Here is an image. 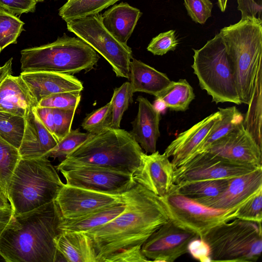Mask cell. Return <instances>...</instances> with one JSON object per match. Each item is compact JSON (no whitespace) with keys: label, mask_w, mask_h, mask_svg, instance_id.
Here are the masks:
<instances>
[{"label":"cell","mask_w":262,"mask_h":262,"mask_svg":"<svg viewBox=\"0 0 262 262\" xmlns=\"http://www.w3.org/2000/svg\"><path fill=\"white\" fill-rule=\"evenodd\" d=\"M13 215L11 208L0 209V236Z\"/></svg>","instance_id":"48"},{"label":"cell","mask_w":262,"mask_h":262,"mask_svg":"<svg viewBox=\"0 0 262 262\" xmlns=\"http://www.w3.org/2000/svg\"><path fill=\"white\" fill-rule=\"evenodd\" d=\"M221 118L218 111L206 117L188 129L179 134L165 150L174 168L184 164L192 156L215 123Z\"/></svg>","instance_id":"18"},{"label":"cell","mask_w":262,"mask_h":262,"mask_svg":"<svg viewBox=\"0 0 262 262\" xmlns=\"http://www.w3.org/2000/svg\"><path fill=\"white\" fill-rule=\"evenodd\" d=\"M218 108L221 113V118L212 128L189 159L198 154L205 151L213 143L243 123L244 115L237 110L235 106Z\"/></svg>","instance_id":"27"},{"label":"cell","mask_w":262,"mask_h":262,"mask_svg":"<svg viewBox=\"0 0 262 262\" xmlns=\"http://www.w3.org/2000/svg\"><path fill=\"white\" fill-rule=\"evenodd\" d=\"M35 111L45 126L54 136V127L53 108L36 106L35 107Z\"/></svg>","instance_id":"47"},{"label":"cell","mask_w":262,"mask_h":262,"mask_svg":"<svg viewBox=\"0 0 262 262\" xmlns=\"http://www.w3.org/2000/svg\"><path fill=\"white\" fill-rule=\"evenodd\" d=\"M124 210L106 224L84 232L91 239L96 262H106L122 251L141 247L170 219L161 197L136 182L122 194Z\"/></svg>","instance_id":"1"},{"label":"cell","mask_w":262,"mask_h":262,"mask_svg":"<svg viewBox=\"0 0 262 262\" xmlns=\"http://www.w3.org/2000/svg\"><path fill=\"white\" fill-rule=\"evenodd\" d=\"M138 111L130 133L145 153L156 151L157 142L160 136L159 130L161 113L146 98L139 96Z\"/></svg>","instance_id":"21"},{"label":"cell","mask_w":262,"mask_h":262,"mask_svg":"<svg viewBox=\"0 0 262 262\" xmlns=\"http://www.w3.org/2000/svg\"><path fill=\"white\" fill-rule=\"evenodd\" d=\"M24 25L16 15L0 8V53L9 45L17 43L24 31Z\"/></svg>","instance_id":"34"},{"label":"cell","mask_w":262,"mask_h":262,"mask_svg":"<svg viewBox=\"0 0 262 262\" xmlns=\"http://www.w3.org/2000/svg\"><path fill=\"white\" fill-rule=\"evenodd\" d=\"M142 14L138 8L121 2L102 14V23L117 39L127 44Z\"/></svg>","instance_id":"23"},{"label":"cell","mask_w":262,"mask_h":262,"mask_svg":"<svg viewBox=\"0 0 262 262\" xmlns=\"http://www.w3.org/2000/svg\"><path fill=\"white\" fill-rule=\"evenodd\" d=\"M219 33L234 68L240 100L248 105L262 67V20L241 19L221 29Z\"/></svg>","instance_id":"4"},{"label":"cell","mask_w":262,"mask_h":262,"mask_svg":"<svg viewBox=\"0 0 262 262\" xmlns=\"http://www.w3.org/2000/svg\"><path fill=\"white\" fill-rule=\"evenodd\" d=\"M61 217H78L123 201L122 195H113L64 184L55 200Z\"/></svg>","instance_id":"15"},{"label":"cell","mask_w":262,"mask_h":262,"mask_svg":"<svg viewBox=\"0 0 262 262\" xmlns=\"http://www.w3.org/2000/svg\"><path fill=\"white\" fill-rule=\"evenodd\" d=\"M128 79L133 93L143 92L155 97L172 81L165 74L134 58L130 62Z\"/></svg>","instance_id":"24"},{"label":"cell","mask_w":262,"mask_h":262,"mask_svg":"<svg viewBox=\"0 0 262 262\" xmlns=\"http://www.w3.org/2000/svg\"><path fill=\"white\" fill-rule=\"evenodd\" d=\"M64 183L49 158H21L11 177L8 198L13 215L55 200Z\"/></svg>","instance_id":"5"},{"label":"cell","mask_w":262,"mask_h":262,"mask_svg":"<svg viewBox=\"0 0 262 262\" xmlns=\"http://www.w3.org/2000/svg\"><path fill=\"white\" fill-rule=\"evenodd\" d=\"M230 179L187 181L175 184L174 188L178 193L193 200L213 198L225 189Z\"/></svg>","instance_id":"30"},{"label":"cell","mask_w":262,"mask_h":262,"mask_svg":"<svg viewBox=\"0 0 262 262\" xmlns=\"http://www.w3.org/2000/svg\"><path fill=\"white\" fill-rule=\"evenodd\" d=\"M112 105L109 102L87 115L81 126L88 133L95 134L105 127H110Z\"/></svg>","instance_id":"37"},{"label":"cell","mask_w":262,"mask_h":262,"mask_svg":"<svg viewBox=\"0 0 262 262\" xmlns=\"http://www.w3.org/2000/svg\"><path fill=\"white\" fill-rule=\"evenodd\" d=\"M258 167L232 163L205 151L176 168L174 182L178 184L187 181L231 179Z\"/></svg>","instance_id":"13"},{"label":"cell","mask_w":262,"mask_h":262,"mask_svg":"<svg viewBox=\"0 0 262 262\" xmlns=\"http://www.w3.org/2000/svg\"><path fill=\"white\" fill-rule=\"evenodd\" d=\"M143 151L130 133L108 126L92 134L64 160L57 170L97 166L133 174L140 165Z\"/></svg>","instance_id":"3"},{"label":"cell","mask_w":262,"mask_h":262,"mask_svg":"<svg viewBox=\"0 0 262 262\" xmlns=\"http://www.w3.org/2000/svg\"><path fill=\"white\" fill-rule=\"evenodd\" d=\"M25 118L24 134L18 148L21 158L29 159L43 156L58 142L39 118L35 107Z\"/></svg>","instance_id":"20"},{"label":"cell","mask_w":262,"mask_h":262,"mask_svg":"<svg viewBox=\"0 0 262 262\" xmlns=\"http://www.w3.org/2000/svg\"><path fill=\"white\" fill-rule=\"evenodd\" d=\"M175 168L164 153L143 152L134 180L157 195H167L175 185Z\"/></svg>","instance_id":"16"},{"label":"cell","mask_w":262,"mask_h":262,"mask_svg":"<svg viewBox=\"0 0 262 262\" xmlns=\"http://www.w3.org/2000/svg\"><path fill=\"white\" fill-rule=\"evenodd\" d=\"M261 223L235 218L200 237L210 249V261L255 262L262 251Z\"/></svg>","instance_id":"8"},{"label":"cell","mask_w":262,"mask_h":262,"mask_svg":"<svg viewBox=\"0 0 262 262\" xmlns=\"http://www.w3.org/2000/svg\"><path fill=\"white\" fill-rule=\"evenodd\" d=\"M36 1V2L37 3H39V2H43L45 0H35Z\"/></svg>","instance_id":"53"},{"label":"cell","mask_w":262,"mask_h":262,"mask_svg":"<svg viewBox=\"0 0 262 262\" xmlns=\"http://www.w3.org/2000/svg\"><path fill=\"white\" fill-rule=\"evenodd\" d=\"M198 238L194 231L169 219L149 236L141 251L149 261L173 262L188 253L189 244Z\"/></svg>","instance_id":"11"},{"label":"cell","mask_w":262,"mask_h":262,"mask_svg":"<svg viewBox=\"0 0 262 262\" xmlns=\"http://www.w3.org/2000/svg\"><path fill=\"white\" fill-rule=\"evenodd\" d=\"M12 60L10 58L3 66L0 67V83L9 75L12 74Z\"/></svg>","instance_id":"49"},{"label":"cell","mask_w":262,"mask_h":262,"mask_svg":"<svg viewBox=\"0 0 262 262\" xmlns=\"http://www.w3.org/2000/svg\"><path fill=\"white\" fill-rule=\"evenodd\" d=\"M80 99V92L59 93L42 99L37 106L76 110Z\"/></svg>","instance_id":"38"},{"label":"cell","mask_w":262,"mask_h":262,"mask_svg":"<svg viewBox=\"0 0 262 262\" xmlns=\"http://www.w3.org/2000/svg\"><path fill=\"white\" fill-rule=\"evenodd\" d=\"M57 251L68 262H96V255L87 234L63 232L54 238Z\"/></svg>","instance_id":"25"},{"label":"cell","mask_w":262,"mask_h":262,"mask_svg":"<svg viewBox=\"0 0 262 262\" xmlns=\"http://www.w3.org/2000/svg\"><path fill=\"white\" fill-rule=\"evenodd\" d=\"M91 135L90 133H82L78 129H72L70 133L44 156L54 159L64 160L77 147L82 144Z\"/></svg>","instance_id":"36"},{"label":"cell","mask_w":262,"mask_h":262,"mask_svg":"<svg viewBox=\"0 0 262 262\" xmlns=\"http://www.w3.org/2000/svg\"><path fill=\"white\" fill-rule=\"evenodd\" d=\"M125 206L123 200L78 217H61L58 229L60 232H86L113 220L124 210Z\"/></svg>","instance_id":"26"},{"label":"cell","mask_w":262,"mask_h":262,"mask_svg":"<svg viewBox=\"0 0 262 262\" xmlns=\"http://www.w3.org/2000/svg\"><path fill=\"white\" fill-rule=\"evenodd\" d=\"M66 184L113 195H122L135 184L133 174L97 166L60 171Z\"/></svg>","instance_id":"12"},{"label":"cell","mask_w":262,"mask_h":262,"mask_svg":"<svg viewBox=\"0 0 262 262\" xmlns=\"http://www.w3.org/2000/svg\"><path fill=\"white\" fill-rule=\"evenodd\" d=\"M8 200L4 194L0 191V209H7L11 208V205L8 203Z\"/></svg>","instance_id":"50"},{"label":"cell","mask_w":262,"mask_h":262,"mask_svg":"<svg viewBox=\"0 0 262 262\" xmlns=\"http://www.w3.org/2000/svg\"><path fill=\"white\" fill-rule=\"evenodd\" d=\"M191 66L200 87L216 103L240 105L234 68L220 33L199 49H194Z\"/></svg>","instance_id":"7"},{"label":"cell","mask_w":262,"mask_h":262,"mask_svg":"<svg viewBox=\"0 0 262 262\" xmlns=\"http://www.w3.org/2000/svg\"><path fill=\"white\" fill-rule=\"evenodd\" d=\"M228 0H217V5L222 12H224L227 7Z\"/></svg>","instance_id":"51"},{"label":"cell","mask_w":262,"mask_h":262,"mask_svg":"<svg viewBox=\"0 0 262 262\" xmlns=\"http://www.w3.org/2000/svg\"><path fill=\"white\" fill-rule=\"evenodd\" d=\"M179 41L176 35L175 30L160 33L152 38L147 50L155 55H163L177 48Z\"/></svg>","instance_id":"40"},{"label":"cell","mask_w":262,"mask_h":262,"mask_svg":"<svg viewBox=\"0 0 262 262\" xmlns=\"http://www.w3.org/2000/svg\"><path fill=\"white\" fill-rule=\"evenodd\" d=\"M73 1H74V0H68L66 3H70V2H72Z\"/></svg>","instance_id":"54"},{"label":"cell","mask_w":262,"mask_h":262,"mask_svg":"<svg viewBox=\"0 0 262 262\" xmlns=\"http://www.w3.org/2000/svg\"><path fill=\"white\" fill-rule=\"evenodd\" d=\"M161 199L169 219L194 231L200 237L213 227L235 219L238 208L221 210L208 207L178 193L174 187Z\"/></svg>","instance_id":"10"},{"label":"cell","mask_w":262,"mask_h":262,"mask_svg":"<svg viewBox=\"0 0 262 262\" xmlns=\"http://www.w3.org/2000/svg\"><path fill=\"white\" fill-rule=\"evenodd\" d=\"M20 159L18 149L0 136V191L7 199L10 180Z\"/></svg>","instance_id":"32"},{"label":"cell","mask_w":262,"mask_h":262,"mask_svg":"<svg viewBox=\"0 0 262 262\" xmlns=\"http://www.w3.org/2000/svg\"><path fill=\"white\" fill-rule=\"evenodd\" d=\"M262 189V166L229 180L219 195L194 200L208 207L221 210L236 209Z\"/></svg>","instance_id":"17"},{"label":"cell","mask_w":262,"mask_h":262,"mask_svg":"<svg viewBox=\"0 0 262 262\" xmlns=\"http://www.w3.org/2000/svg\"><path fill=\"white\" fill-rule=\"evenodd\" d=\"M23 72H50L74 75L88 72L96 65L100 56L78 37L65 33L54 41L20 51Z\"/></svg>","instance_id":"6"},{"label":"cell","mask_w":262,"mask_h":262,"mask_svg":"<svg viewBox=\"0 0 262 262\" xmlns=\"http://www.w3.org/2000/svg\"><path fill=\"white\" fill-rule=\"evenodd\" d=\"M236 218L261 223L262 189L239 206L236 212Z\"/></svg>","instance_id":"39"},{"label":"cell","mask_w":262,"mask_h":262,"mask_svg":"<svg viewBox=\"0 0 262 262\" xmlns=\"http://www.w3.org/2000/svg\"><path fill=\"white\" fill-rule=\"evenodd\" d=\"M205 151L232 163L262 166V148L246 130L243 123L213 143Z\"/></svg>","instance_id":"14"},{"label":"cell","mask_w":262,"mask_h":262,"mask_svg":"<svg viewBox=\"0 0 262 262\" xmlns=\"http://www.w3.org/2000/svg\"><path fill=\"white\" fill-rule=\"evenodd\" d=\"M188 15L196 23L204 24L211 16L213 4L210 0H184Z\"/></svg>","instance_id":"41"},{"label":"cell","mask_w":262,"mask_h":262,"mask_svg":"<svg viewBox=\"0 0 262 262\" xmlns=\"http://www.w3.org/2000/svg\"><path fill=\"white\" fill-rule=\"evenodd\" d=\"M188 253L201 261H210V249L206 242L200 238L191 241L188 246Z\"/></svg>","instance_id":"46"},{"label":"cell","mask_w":262,"mask_h":262,"mask_svg":"<svg viewBox=\"0 0 262 262\" xmlns=\"http://www.w3.org/2000/svg\"><path fill=\"white\" fill-rule=\"evenodd\" d=\"M37 102L20 75H8L0 83V111L25 118Z\"/></svg>","instance_id":"22"},{"label":"cell","mask_w":262,"mask_h":262,"mask_svg":"<svg viewBox=\"0 0 262 262\" xmlns=\"http://www.w3.org/2000/svg\"><path fill=\"white\" fill-rule=\"evenodd\" d=\"M75 112L76 110L53 108L54 136L58 142L71 131Z\"/></svg>","instance_id":"42"},{"label":"cell","mask_w":262,"mask_h":262,"mask_svg":"<svg viewBox=\"0 0 262 262\" xmlns=\"http://www.w3.org/2000/svg\"><path fill=\"white\" fill-rule=\"evenodd\" d=\"M19 75L37 103L54 94L81 92L83 89L82 82L72 75L50 72H21Z\"/></svg>","instance_id":"19"},{"label":"cell","mask_w":262,"mask_h":262,"mask_svg":"<svg viewBox=\"0 0 262 262\" xmlns=\"http://www.w3.org/2000/svg\"><path fill=\"white\" fill-rule=\"evenodd\" d=\"M170 110L184 112L188 108L195 95L192 86L186 79L172 81L169 85L156 97Z\"/></svg>","instance_id":"29"},{"label":"cell","mask_w":262,"mask_h":262,"mask_svg":"<svg viewBox=\"0 0 262 262\" xmlns=\"http://www.w3.org/2000/svg\"><path fill=\"white\" fill-rule=\"evenodd\" d=\"M61 218L55 200L12 215L0 236V254L6 262H56Z\"/></svg>","instance_id":"2"},{"label":"cell","mask_w":262,"mask_h":262,"mask_svg":"<svg viewBox=\"0 0 262 262\" xmlns=\"http://www.w3.org/2000/svg\"><path fill=\"white\" fill-rule=\"evenodd\" d=\"M120 0H74L66 3L58 14L66 22L74 18L100 13Z\"/></svg>","instance_id":"31"},{"label":"cell","mask_w":262,"mask_h":262,"mask_svg":"<svg viewBox=\"0 0 262 262\" xmlns=\"http://www.w3.org/2000/svg\"><path fill=\"white\" fill-rule=\"evenodd\" d=\"M68 30L91 47L111 64L116 75L129 79L132 49L117 39L105 27L98 13L69 20Z\"/></svg>","instance_id":"9"},{"label":"cell","mask_w":262,"mask_h":262,"mask_svg":"<svg viewBox=\"0 0 262 262\" xmlns=\"http://www.w3.org/2000/svg\"><path fill=\"white\" fill-rule=\"evenodd\" d=\"M133 93L130 82H125L114 90L110 101L112 105V116L110 127L119 128L123 115L133 101Z\"/></svg>","instance_id":"35"},{"label":"cell","mask_w":262,"mask_h":262,"mask_svg":"<svg viewBox=\"0 0 262 262\" xmlns=\"http://www.w3.org/2000/svg\"><path fill=\"white\" fill-rule=\"evenodd\" d=\"M149 260L143 255L141 247L122 251L110 257L106 262H146Z\"/></svg>","instance_id":"45"},{"label":"cell","mask_w":262,"mask_h":262,"mask_svg":"<svg viewBox=\"0 0 262 262\" xmlns=\"http://www.w3.org/2000/svg\"><path fill=\"white\" fill-rule=\"evenodd\" d=\"M35 0H0V8L15 15L34 12Z\"/></svg>","instance_id":"43"},{"label":"cell","mask_w":262,"mask_h":262,"mask_svg":"<svg viewBox=\"0 0 262 262\" xmlns=\"http://www.w3.org/2000/svg\"><path fill=\"white\" fill-rule=\"evenodd\" d=\"M262 67L257 75L254 90L244 117L243 125L257 144L262 148Z\"/></svg>","instance_id":"28"},{"label":"cell","mask_w":262,"mask_h":262,"mask_svg":"<svg viewBox=\"0 0 262 262\" xmlns=\"http://www.w3.org/2000/svg\"><path fill=\"white\" fill-rule=\"evenodd\" d=\"M0 261H6L4 257L0 254Z\"/></svg>","instance_id":"52"},{"label":"cell","mask_w":262,"mask_h":262,"mask_svg":"<svg viewBox=\"0 0 262 262\" xmlns=\"http://www.w3.org/2000/svg\"><path fill=\"white\" fill-rule=\"evenodd\" d=\"M25 126L24 117L0 111V136L19 148Z\"/></svg>","instance_id":"33"},{"label":"cell","mask_w":262,"mask_h":262,"mask_svg":"<svg viewBox=\"0 0 262 262\" xmlns=\"http://www.w3.org/2000/svg\"><path fill=\"white\" fill-rule=\"evenodd\" d=\"M237 9L241 12V19L250 18L262 20L261 2L255 0H237Z\"/></svg>","instance_id":"44"}]
</instances>
